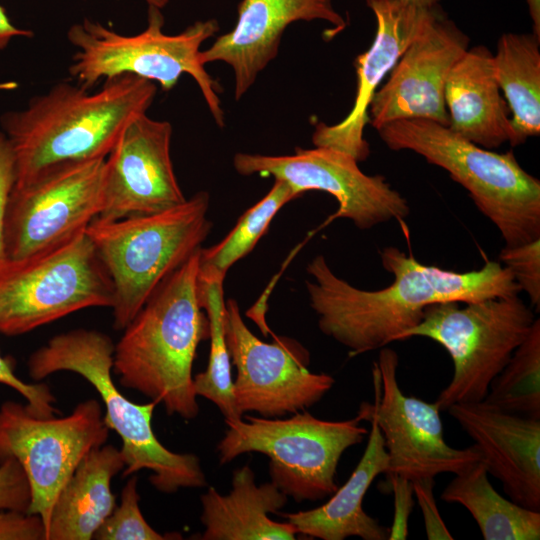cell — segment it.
<instances>
[{"instance_id": "6da1fadb", "label": "cell", "mask_w": 540, "mask_h": 540, "mask_svg": "<svg viewBox=\"0 0 540 540\" xmlns=\"http://www.w3.org/2000/svg\"><path fill=\"white\" fill-rule=\"evenodd\" d=\"M380 257L393 282L374 291L356 288L338 277L323 255L307 265L313 280H307L305 286L318 327L348 348L350 356L397 341L419 324L430 305L470 303L521 292L509 269L497 261L487 260L478 270L458 273L422 264L394 246L383 248Z\"/></svg>"}, {"instance_id": "7a4b0ae2", "label": "cell", "mask_w": 540, "mask_h": 540, "mask_svg": "<svg viewBox=\"0 0 540 540\" xmlns=\"http://www.w3.org/2000/svg\"><path fill=\"white\" fill-rule=\"evenodd\" d=\"M89 91L59 82L31 98L24 109L0 117L15 155V186L59 164L106 158L123 130L147 113L157 86L123 74L106 79L99 91Z\"/></svg>"}, {"instance_id": "3957f363", "label": "cell", "mask_w": 540, "mask_h": 540, "mask_svg": "<svg viewBox=\"0 0 540 540\" xmlns=\"http://www.w3.org/2000/svg\"><path fill=\"white\" fill-rule=\"evenodd\" d=\"M200 249L152 293L125 327L113 354L112 371L122 386L185 419L199 413L192 367L210 332L198 295Z\"/></svg>"}, {"instance_id": "277c9868", "label": "cell", "mask_w": 540, "mask_h": 540, "mask_svg": "<svg viewBox=\"0 0 540 540\" xmlns=\"http://www.w3.org/2000/svg\"><path fill=\"white\" fill-rule=\"evenodd\" d=\"M394 151L410 150L446 170L499 230L505 246L540 238V181L513 151L497 153L428 119H401L377 130Z\"/></svg>"}, {"instance_id": "5b68a950", "label": "cell", "mask_w": 540, "mask_h": 540, "mask_svg": "<svg viewBox=\"0 0 540 540\" xmlns=\"http://www.w3.org/2000/svg\"><path fill=\"white\" fill-rule=\"evenodd\" d=\"M114 346L108 335L96 330L62 333L33 352L28 360L29 374L41 380L57 371H72L97 390L105 406L104 422L122 441L123 476L148 469L152 485L165 493L204 487L207 482L199 458L172 452L155 436L151 420L158 402L133 403L116 387L111 374Z\"/></svg>"}, {"instance_id": "8992f818", "label": "cell", "mask_w": 540, "mask_h": 540, "mask_svg": "<svg viewBox=\"0 0 540 540\" xmlns=\"http://www.w3.org/2000/svg\"><path fill=\"white\" fill-rule=\"evenodd\" d=\"M199 191L176 207L86 228L113 284V327L124 330L157 287L201 247L213 226Z\"/></svg>"}, {"instance_id": "52a82bcc", "label": "cell", "mask_w": 540, "mask_h": 540, "mask_svg": "<svg viewBox=\"0 0 540 540\" xmlns=\"http://www.w3.org/2000/svg\"><path fill=\"white\" fill-rule=\"evenodd\" d=\"M163 25L160 9L152 5H148L146 29L136 35L119 34L89 19L72 25L67 39L77 51L68 70L71 78L91 90L101 79L132 74L158 82L163 91H169L183 74H189L199 86L216 124L222 127L220 87L200 58V47L219 30L218 22L196 21L176 35L163 33Z\"/></svg>"}, {"instance_id": "ba28073f", "label": "cell", "mask_w": 540, "mask_h": 540, "mask_svg": "<svg viewBox=\"0 0 540 540\" xmlns=\"http://www.w3.org/2000/svg\"><path fill=\"white\" fill-rule=\"evenodd\" d=\"M518 296L428 306L422 320L398 340L426 337L441 345L453 362L449 384L435 403L440 411L455 403L481 402L490 384L526 339L535 321Z\"/></svg>"}, {"instance_id": "9c48e42d", "label": "cell", "mask_w": 540, "mask_h": 540, "mask_svg": "<svg viewBox=\"0 0 540 540\" xmlns=\"http://www.w3.org/2000/svg\"><path fill=\"white\" fill-rule=\"evenodd\" d=\"M225 422L228 429L217 446L220 463L248 452L266 455L271 482L297 502L331 496L338 489L341 456L368 433L358 417L328 421L306 411L286 419L247 415L245 421Z\"/></svg>"}, {"instance_id": "30bf717a", "label": "cell", "mask_w": 540, "mask_h": 540, "mask_svg": "<svg viewBox=\"0 0 540 540\" xmlns=\"http://www.w3.org/2000/svg\"><path fill=\"white\" fill-rule=\"evenodd\" d=\"M113 284L86 230L0 263V333L21 335L88 307H112Z\"/></svg>"}, {"instance_id": "8fae6325", "label": "cell", "mask_w": 540, "mask_h": 540, "mask_svg": "<svg viewBox=\"0 0 540 540\" xmlns=\"http://www.w3.org/2000/svg\"><path fill=\"white\" fill-rule=\"evenodd\" d=\"M99 402L79 403L66 417H37L24 405L0 407V463L13 458L30 486L27 513L39 515L47 533L55 500L81 460L109 435Z\"/></svg>"}, {"instance_id": "7c38bea8", "label": "cell", "mask_w": 540, "mask_h": 540, "mask_svg": "<svg viewBox=\"0 0 540 540\" xmlns=\"http://www.w3.org/2000/svg\"><path fill=\"white\" fill-rule=\"evenodd\" d=\"M106 158L68 162L14 186L4 219L5 259H20L59 246L98 217Z\"/></svg>"}, {"instance_id": "4fadbf2b", "label": "cell", "mask_w": 540, "mask_h": 540, "mask_svg": "<svg viewBox=\"0 0 540 540\" xmlns=\"http://www.w3.org/2000/svg\"><path fill=\"white\" fill-rule=\"evenodd\" d=\"M398 365V354L382 347L372 367L374 403H363L357 414L360 421L374 420L380 429L388 454L386 477L411 482L434 479L441 473H461L480 461L474 444L464 449L447 444L435 402L403 393L397 380Z\"/></svg>"}, {"instance_id": "5bb4252c", "label": "cell", "mask_w": 540, "mask_h": 540, "mask_svg": "<svg viewBox=\"0 0 540 540\" xmlns=\"http://www.w3.org/2000/svg\"><path fill=\"white\" fill-rule=\"evenodd\" d=\"M226 341L232 364L235 403L239 413L256 412L280 418L319 402L335 380L308 370L309 351L288 337L266 343L245 325L238 303L226 301Z\"/></svg>"}, {"instance_id": "9a60e30c", "label": "cell", "mask_w": 540, "mask_h": 540, "mask_svg": "<svg viewBox=\"0 0 540 540\" xmlns=\"http://www.w3.org/2000/svg\"><path fill=\"white\" fill-rule=\"evenodd\" d=\"M233 166L240 175L272 176L300 195L309 190L331 194L339 205L333 218L350 219L360 230L410 213L406 198L384 176L365 174L354 157L336 149L297 147L293 155L283 156L237 153Z\"/></svg>"}, {"instance_id": "2e32d148", "label": "cell", "mask_w": 540, "mask_h": 540, "mask_svg": "<svg viewBox=\"0 0 540 540\" xmlns=\"http://www.w3.org/2000/svg\"><path fill=\"white\" fill-rule=\"evenodd\" d=\"M172 125L142 114L106 157L103 204L97 219L151 215L186 201L170 155Z\"/></svg>"}, {"instance_id": "e0dca14e", "label": "cell", "mask_w": 540, "mask_h": 540, "mask_svg": "<svg viewBox=\"0 0 540 540\" xmlns=\"http://www.w3.org/2000/svg\"><path fill=\"white\" fill-rule=\"evenodd\" d=\"M366 4L377 27L370 48L355 59L357 89L352 109L337 124L317 123L312 135L315 147L345 152L358 162L370 153L363 134L378 86L412 42L444 12L440 0H366Z\"/></svg>"}, {"instance_id": "ac0fdd59", "label": "cell", "mask_w": 540, "mask_h": 540, "mask_svg": "<svg viewBox=\"0 0 540 540\" xmlns=\"http://www.w3.org/2000/svg\"><path fill=\"white\" fill-rule=\"evenodd\" d=\"M469 38L443 12L415 39L390 71L369 105L376 129L401 119H428L449 126L445 83L468 50Z\"/></svg>"}, {"instance_id": "d6986e66", "label": "cell", "mask_w": 540, "mask_h": 540, "mask_svg": "<svg viewBox=\"0 0 540 540\" xmlns=\"http://www.w3.org/2000/svg\"><path fill=\"white\" fill-rule=\"evenodd\" d=\"M447 412L474 441L488 474L515 503L540 512V419L495 409L483 401Z\"/></svg>"}, {"instance_id": "ffe728a7", "label": "cell", "mask_w": 540, "mask_h": 540, "mask_svg": "<svg viewBox=\"0 0 540 540\" xmlns=\"http://www.w3.org/2000/svg\"><path fill=\"white\" fill-rule=\"evenodd\" d=\"M313 20L332 24L334 34L347 25L332 0H242L233 29L201 51V61L204 65L222 61L232 67L238 101L276 58L286 28L296 21Z\"/></svg>"}, {"instance_id": "44dd1931", "label": "cell", "mask_w": 540, "mask_h": 540, "mask_svg": "<svg viewBox=\"0 0 540 540\" xmlns=\"http://www.w3.org/2000/svg\"><path fill=\"white\" fill-rule=\"evenodd\" d=\"M449 128L486 149L512 139L509 108L500 94L491 51L468 49L453 65L445 83Z\"/></svg>"}, {"instance_id": "7402d4cb", "label": "cell", "mask_w": 540, "mask_h": 540, "mask_svg": "<svg viewBox=\"0 0 540 540\" xmlns=\"http://www.w3.org/2000/svg\"><path fill=\"white\" fill-rule=\"evenodd\" d=\"M368 443L356 468L342 487L323 505L314 509L280 513L297 534L322 540H388L390 529L368 515L363 499L374 479L388 469V454L377 423L369 420Z\"/></svg>"}, {"instance_id": "603a6c76", "label": "cell", "mask_w": 540, "mask_h": 540, "mask_svg": "<svg viewBox=\"0 0 540 540\" xmlns=\"http://www.w3.org/2000/svg\"><path fill=\"white\" fill-rule=\"evenodd\" d=\"M287 502V496L272 482L257 485L248 465L236 469L232 489L220 494L210 487L201 496L203 540H292L297 532L292 524L269 517Z\"/></svg>"}, {"instance_id": "cb8c5ba5", "label": "cell", "mask_w": 540, "mask_h": 540, "mask_svg": "<svg viewBox=\"0 0 540 540\" xmlns=\"http://www.w3.org/2000/svg\"><path fill=\"white\" fill-rule=\"evenodd\" d=\"M125 466L113 445L90 450L60 490L46 540H89L116 507L110 483Z\"/></svg>"}, {"instance_id": "d4e9b609", "label": "cell", "mask_w": 540, "mask_h": 540, "mask_svg": "<svg viewBox=\"0 0 540 540\" xmlns=\"http://www.w3.org/2000/svg\"><path fill=\"white\" fill-rule=\"evenodd\" d=\"M488 475L482 460L472 464L455 474L441 499L465 507L485 540H539L540 512L500 495Z\"/></svg>"}, {"instance_id": "484cf974", "label": "cell", "mask_w": 540, "mask_h": 540, "mask_svg": "<svg viewBox=\"0 0 540 540\" xmlns=\"http://www.w3.org/2000/svg\"><path fill=\"white\" fill-rule=\"evenodd\" d=\"M540 38L505 33L493 55L495 77L512 112L511 146L540 133Z\"/></svg>"}, {"instance_id": "4316f807", "label": "cell", "mask_w": 540, "mask_h": 540, "mask_svg": "<svg viewBox=\"0 0 540 540\" xmlns=\"http://www.w3.org/2000/svg\"><path fill=\"white\" fill-rule=\"evenodd\" d=\"M300 196L287 183L275 180L269 192L243 213L224 239L200 249L198 281L224 280L229 268L255 247L277 212Z\"/></svg>"}, {"instance_id": "83f0119b", "label": "cell", "mask_w": 540, "mask_h": 540, "mask_svg": "<svg viewBox=\"0 0 540 540\" xmlns=\"http://www.w3.org/2000/svg\"><path fill=\"white\" fill-rule=\"evenodd\" d=\"M223 281H198L200 305L209 320L210 353L206 370L194 377V388L197 396L210 400L218 407L225 421H235L241 419L242 415L235 403L226 341Z\"/></svg>"}, {"instance_id": "f1b7e54d", "label": "cell", "mask_w": 540, "mask_h": 540, "mask_svg": "<svg viewBox=\"0 0 540 540\" xmlns=\"http://www.w3.org/2000/svg\"><path fill=\"white\" fill-rule=\"evenodd\" d=\"M503 412L540 419V319L491 382L483 400Z\"/></svg>"}, {"instance_id": "f546056e", "label": "cell", "mask_w": 540, "mask_h": 540, "mask_svg": "<svg viewBox=\"0 0 540 540\" xmlns=\"http://www.w3.org/2000/svg\"><path fill=\"white\" fill-rule=\"evenodd\" d=\"M137 477L133 476L123 487L121 503L104 520L95 532L98 540H163L166 537L155 531L143 517L139 508Z\"/></svg>"}, {"instance_id": "4dcf8cb0", "label": "cell", "mask_w": 540, "mask_h": 540, "mask_svg": "<svg viewBox=\"0 0 540 540\" xmlns=\"http://www.w3.org/2000/svg\"><path fill=\"white\" fill-rule=\"evenodd\" d=\"M500 263L509 269L515 282L524 291L538 312L540 309V238L530 242L504 246Z\"/></svg>"}, {"instance_id": "1f68e13d", "label": "cell", "mask_w": 540, "mask_h": 540, "mask_svg": "<svg viewBox=\"0 0 540 540\" xmlns=\"http://www.w3.org/2000/svg\"><path fill=\"white\" fill-rule=\"evenodd\" d=\"M0 383L15 389L26 400L27 411L37 417H51L58 410L53 406L56 399L46 384H28L14 373V366L9 358L0 354Z\"/></svg>"}, {"instance_id": "d6a6232c", "label": "cell", "mask_w": 540, "mask_h": 540, "mask_svg": "<svg viewBox=\"0 0 540 540\" xmlns=\"http://www.w3.org/2000/svg\"><path fill=\"white\" fill-rule=\"evenodd\" d=\"M31 501L27 476L16 459L0 463V510L27 512Z\"/></svg>"}, {"instance_id": "836d02e7", "label": "cell", "mask_w": 540, "mask_h": 540, "mask_svg": "<svg viewBox=\"0 0 540 540\" xmlns=\"http://www.w3.org/2000/svg\"><path fill=\"white\" fill-rule=\"evenodd\" d=\"M46 540V530L39 515L0 510V540Z\"/></svg>"}, {"instance_id": "e575fe53", "label": "cell", "mask_w": 540, "mask_h": 540, "mask_svg": "<svg viewBox=\"0 0 540 540\" xmlns=\"http://www.w3.org/2000/svg\"><path fill=\"white\" fill-rule=\"evenodd\" d=\"M413 493H415L421 508L426 535L428 539H453L451 533L446 528L439 514L433 495L434 479H420L412 482Z\"/></svg>"}, {"instance_id": "d590c367", "label": "cell", "mask_w": 540, "mask_h": 540, "mask_svg": "<svg viewBox=\"0 0 540 540\" xmlns=\"http://www.w3.org/2000/svg\"><path fill=\"white\" fill-rule=\"evenodd\" d=\"M16 160L13 148L2 130H0V263L4 253V219L10 194L16 183Z\"/></svg>"}, {"instance_id": "8d00e7d4", "label": "cell", "mask_w": 540, "mask_h": 540, "mask_svg": "<svg viewBox=\"0 0 540 540\" xmlns=\"http://www.w3.org/2000/svg\"><path fill=\"white\" fill-rule=\"evenodd\" d=\"M394 495V517L389 540L406 539L408 518L414 505L412 482L399 476L387 478Z\"/></svg>"}, {"instance_id": "74e56055", "label": "cell", "mask_w": 540, "mask_h": 540, "mask_svg": "<svg viewBox=\"0 0 540 540\" xmlns=\"http://www.w3.org/2000/svg\"><path fill=\"white\" fill-rule=\"evenodd\" d=\"M33 33L16 27L9 19L6 10L0 5V50L5 49L16 37H32Z\"/></svg>"}, {"instance_id": "f35d334b", "label": "cell", "mask_w": 540, "mask_h": 540, "mask_svg": "<svg viewBox=\"0 0 540 540\" xmlns=\"http://www.w3.org/2000/svg\"><path fill=\"white\" fill-rule=\"evenodd\" d=\"M533 22V34L540 38V0H526Z\"/></svg>"}, {"instance_id": "ab89813d", "label": "cell", "mask_w": 540, "mask_h": 540, "mask_svg": "<svg viewBox=\"0 0 540 540\" xmlns=\"http://www.w3.org/2000/svg\"><path fill=\"white\" fill-rule=\"evenodd\" d=\"M148 5L155 6L159 9L165 7L168 3V0H145Z\"/></svg>"}]
</instances>
